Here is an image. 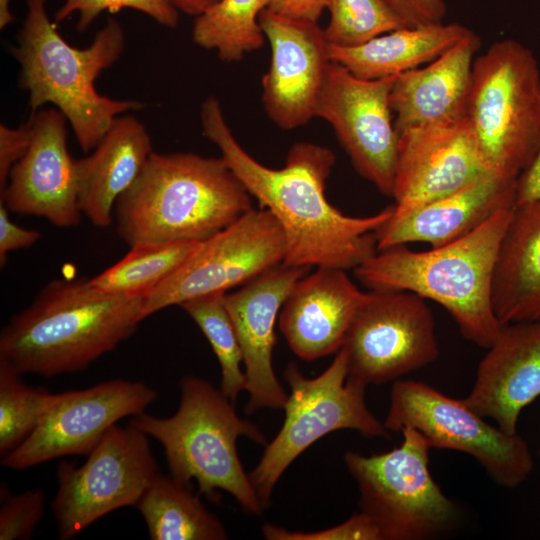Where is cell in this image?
Returning <instances> with one entry per match:
<instances>
[{"mask_svg": "<svg viewBox=\"0 0 540 540\" xmlns=\"http://www.w3.org/2000/svg\"><path fill=\"white\" fill-rule=\"evenodd\" d=\"M283 376L290 388L283 425L249 473L264 509L270 505L273 489L290 464L323 436L352 429L368 438L389 437L384 423L366 405V384L348 377L344 348L317 377H305L295 362L287 365Z\"/></svg>", "mask_w": 540, "mask_h": 540, "instance_id": "9c48e42d", "label": "cell"}, {"mask_svg": "<svg viewBox=\"0 0 540 540\" xmlns=\"http://www.w3.org/2000/svg\"><path fill=\"white\" fill-rule=\"evenodd\" d=\"M9 210L0 202V262L6 263L7 254L17 249L28 248L40 238L36 230L25 229L11 221Z\"/></svg>", "mask_w": 540, "mask_h": 540, "instance_id": "74e56055", "label": "cell"}, {"mask_svg": "<svg viewBox=\"0 0 540 540\" xmlns=\"http://www.w3.org/2000/svg\"><path fill=\"white\" fill-rule=\"evenodd\" d=\"M348 377L384 384L439 356L435 320L426 299L395 289H373L355 312L344 344Z\"/></svg>", "mask_w": 540, "mask_h": 540, "instance_id": "7c38bea8", "label": "cell"}, {"mask_svg": "<svg viewBox=\"0 0 540 540\" xmlns=\"http://www.w3.org/2000/svg\"><path fill=\"white\" fill-rule=\"evenodd\" d=\"M540 200V148L517 181V203Z\"/></svg>", "mask_w": 540, "mask_h": 540, "instance_id": "ab89813d", "label": "cell"}, {"mask_svg": "<svg viewBox=\"0 0 540 540\" xmlns=\"http://www.w3.org/2000/svg\"><path fill=\"white\" fill-rule=\"evenodd\" d=\"M513 201H517V181L487 172L462 189L402 217L390 216L376 232L377 251L414 242L427 243L431 248L445 245Z\"/></svg>", "mask_w": 540, "mask_h": 540, "instance_id": "7402d4cb", "label": "cell"}, {"mask_svg": "<svg viewBox=\"0 0 540 540\" xmlns=\"http://www.w3.org/2000/svg\"><path fill=\"white\" fill-rule=\"evenodd\" d=\"M129 424L163 447L170 475L191 485L211 501L219 490L235 498L243 510L261 515L264 507L246 474L237 452V439L245 436L265 445L264 434L238 416L233 402L209 381L186 375L180 380V403L170 417L159 418L145 412L133 416Z\"/></svg>", "mask_w": 540, "mask_h": 540, "instance_id": "8992f818", "label": "cell"}, {"mask_svg": "<svg viewBox=\"0 0 540 540\" xmlns=\"http://www.w3.org/2000/svg\"><path fill=\"white\" fill-rule=\"evenodd\" d=\"M401 433L393 450L370 456L348 451L344 462L359 489L360 512L382 540L431 539L452 528L457 508L430 474L426 438L413 428Z\"/></svg>", "mask_w": 540, "mask_h": 540, "instance_id": "ba28073f", "label": "cell"}, {"mask_svg": "<svg viewBox=\"0 0 540 540\" xmlns=\"http://www.w3.org/2000/svg\"><path fill=\"white\" fill-rule=\"evenodd\" d=\"M123 8L143 12L169 28L178 23V11L167 0H65L53 21L58 24L78 12L77 30L85 31L103 11L114 13Z\"/></svg>", "mask_w": 540, "mask_h": 540, "instance_id": "d6a6232c", "label": "cell"}, {"mask_svg": "<svg viewBox=\"0 0 540 540\" xmlns=\"http://www.w3.org/2000/svg\"><path fill=\"white\" fill-rule=\"evenodd\" d=\"M136 507L152 540H224L222 522L192 492L191 485L161 473Z\"/></svg>", "mask_w": 540, "mask_h": 540, "instance_id": "4316f807", "label": "cell"}, {"mask_svg": "<svg viewBox=\"0 0 540 540\" xmlns=\"http://www.w3.org/2000/svg\"><path fill=\"white\" fill-rule=\"evenodd\" d=\"M396 77L363 79L330 61L315 112L332 126L358 174L390 197L398 144L390 106Z\"/></svg>", "mask_w": 540, "mask_h": 540, "instance_id": "5bb4252c", "label": "cell"}, {"mask_svg": "<svg viewBox=\"0 0 540 540\" xmlns=\"http://www.w3.org/2000/svg\"><path fill=\"white\" fill-rule=\"evenodd\" d=\"M27 13L10 52L19 64V87L32 113L51 103L69 122L81 150L92 151L114 119L144 104L101 95L95 80L125 48L124 30L110 18L91 44L79 49L64 40L47 13L46 0H26Z\"/></svg>", "mask_w": 540, "mask_h": 540, "instance_id": "5b68a950", "label": "cell"}, {"mask_svg": "<svg viewBox=\"0 0 540 540\" xmlns=\"http://www.w3.org/2000/svg\"><path fill=\"white\" fill-rule=\"evenodd\" d=\"M309 266L281 263L232 293L224 303L235 326L243 353L246 391L245 412L283 409L288 395L278 381L272 363L275 325L294 284L311 271Z\"/></svg>", "mask_w": 540, "mask_h": 540, "instance_id": "d6986e66", "label": "cell"}, {"mask_svg": "<svg viewBox=\"0 0 540 540\" xmlns=\"http://www.w3.org/2000/svg\"><path fill=\"white\" fill-rule=\"evenodd\" d=\"M471 32L459 23L404 27L353 47L328 44L330 61L363 79L398 76L427 64Z\"/></svg>", "mask_w": 540, "mask_h": 540, "instance_id": "484cf974", "label": "cell"}, {"mask_svg": "<svg viewBox=\"0 0 540 540\" xmlns=\"http://www.w3.org/2000/svg\"><path fill=\"white\" fill-rule=\"evenodd\" d=\"M259 24L271 48L262 77V103L281 129L292 130L315 117L328 65V42L318 23L263 10Z\"/></svg>", "mask_w": 540, "mask_h": 540, "instance_id": "e0dca14e", "label": "cell"}, {"mask_svg": "<svg viewBox=\"0 0 540 540\" xmlns=\"http://www.w3.org/2000/svg\"><path fill=\"white\" fill-rule=\"evenodd\" d=\"M328 0H271L268 9L292 19L318 23Z\"/></svg>", "mask_w": 540, "mask_h": 540, "instance_id": "f35d334b", "label": "cell"}, {"mask_svg": "<svg viewBox=\"0 0 540 540\" xmlns=\"http://www.w3.org/2000/svg\"><path fill=\"white\" fill-rule=\"evenodd\" d=\"M200 242H143L117 263L90 279V283L107 293L146 297L172 275L195 251Z\"/></svg>", "mask_w": 540, "mask_h": 540, "instance_id": "83f0119b", "label": "cell"}, {"mask_svg": "<svg viewBox=\"0 0 540 540\" xmlns=\"http://www.w3.org/2000/svg\"><path fill=\"white\" fill-rule=\"evenodd\" d=\"M32 139L12 168L0 202L20 215L43 217L59 227L79 224L78 169L67 148L66 118L55 107L31 114Z\"/></svg>", "mask_w": 540, "mask_h": 540, "instance_id": "ac0fdd59", "label": "cell"}, {"mask_svg": "<svg viewBox=\"0 0 540 540\" xmlns=\"http://www.w3.org/2000/svg\"><path fill=\"white\" fill-rule=\"evenodd\" d=\"M251 198L222 156L152 152L116 201L113 220L130 246L202 242L250 211Z\"/></svg>", "mask_w": 540, "mask_h": 540, "instance_id": "3957f363", "label": "cell"}, {"mask_svg": "<svg viewBox=\"0 0 540 540\" xmlns=\"http://www.w3.org/2000/svg\"><path fill=\"white\" fill-rule=\"evenodd\" d=\"M203 135L257 200L280 224L286 244L284 263L292 266L354 270L377 252L376 232L390 218L393 205L369 216H349L326 197L335 164L327 147L297 142L285 165L274 169L252 157L236 140L219 100L201 104Z\"/></svg>", "mask_w": 540, "mask_h": 540, "instance_id": "6da1fadb", "label": "cell"}, {"mask_svg": "<svg viewBox=\"0 0 540 540\" xmlns=\"http://www.w3.org/2000/svg\"><path fill=\"white\" fill-rule=\"evenodd\" d=\"M283 230L264 208L241 216L209 239L144 299L149 315L198 297L227 293L284 262Z\"/></svg>", "mask_w": 540, "mask_h": 540, "instance_id": "4fadbf2b", "label": "cell"}, {"mask_svg": "<svg viewBox=\"0 0 540 540\" xmlns=\"http://www.w3.org/2000/svg\"><path fill=\"white\" fill-rule=\"evenodd\" d=\"M271 0H220L196 17L192 39L206 50H214L220 60L238 62L260 49L265 35L259 16Z\"/></svg>", "mask_w": 540, "mask_h": 540, "instance_id": "f1b7e54d", "label": "cell"}, {"mask_svg": "<svg viewBox=\"0 0 540 540\" xmlns=\"http://www.w3.org/2000/svg\"><path fill=\"white\" fill-rule=\"evenodd\" d=\"M159 474L148 436L131 424L113 425L83 465H58L51 502L58 537L72 539L112 511L136 506Z\"/></svg>", "mask_w": 540, "mask_h": 540, "instance_id": "8fae6325", "label": "cell"}, {"mask_svg": "<svg viewBox=\"0 0 540 540\" xmlns=\"http://www.w3.org/2000/svg\"><path fill=\"white\" fill-rule=\"evenodd\" d=\"M516 203L503 205L445 245L426 251L407 245L377 251L353 270L354 275L369 290H406L440 304L465 339L487 349L502 326L492 304L493 275Z\"/></svg>", "mask_w": 540, "mask_h": 540, "instance_id": "277c9868", "label": "cell"}, {"mask_svg": "<svg viewBox=\"0 0 540 540\" xmlns=\"http://www.w3.org/2000/svg\"><path fill=\"white\" fill-rule=\"evenodd\" d=\"M158 397L140 381L113 379L60 393L36 430L1 465L23 470L68 455H89L120 419L136 416Z\"/></svg>", "mask_w": 540, "mask_h": 540, "instance_id": "9a60e30c", "label": "cell"}, {"mask_svg": "<svg viewBox=\"0 0 540 540\" xmlns=\"http://www.w3.org/2000/svg\"><path fill=\"white\" fill-rule=\"evenodd\" d=\"M11 0H0V29H5L15 20L10 10Z\"/></svg>", "mask_w": 540, "mask_h": 540, "instance_id": "b9f144b4", "label": "cell"}, {"mask_svg": "<svg viewBox=\"0 0 540 540\" xmlns=\"http://www.w3.org/2000/svg\"><path fill=\"white\" fill-rule=\"evenodd\" d=\"M487 172L467 116L407 128L398 134L391 217L458 191Z\"/></svg>", "mask_w": 540, "mask_h": 540, "instance_id": "2e32d148", "label": "cell"}, {"mask_svg": "<svg viewBox=\"0 0 540 540\" xmlns=\"http://www.w3.org/2000/svg\"><path fill=\"white\" fill-rule=\"evenodd\" d=\"M492 304L502 325L540 322V200L516 203L498 251Z\"/></svg>", "mask_w": 540, "mask_h": 540, "instance_id": "d4e9b609", "label": "cell"}, {"mask_svg": "<svg viewBox=\"0 0 540 540\" xmlns=\"http://www.w3.org/2000/svg\"><path fill=\"white\" fill-rule=\"evenodd\" d=\"M149 132L130 114L117 116L92 153L77 160L78 199L92 224L113 222L118 198L134 183L152 154Z\"/></svg>", "mask_w": 540, "mask_h": 540, "instance_id": "cb8c5ba5", "label": "cell"}, {"mask_svg": "<svg viewBox=\"0 0 540 540\" xmlns=\"http://www.w3.org/2000/svg\"><path fill=\"white\" fill-rule=\"evenodd\" d=\"M207 338L220 366V390L234 402L246 390L242 370L243 353L239 338L224 303V294H210L180 305Z\"/></svg>", "mask_w": 540, "mask_h": 540, "instance_id": "f546056e", "label": "cell"}, {"mask_svg": "<svg viewBox=\"0 0 540 540\" xmlns=\"http://www.w3.org/2000/svg\"><path fill=\"white\" fill-rule=\"evenodd\" d=\"M383 423L388 431L417 430L431 448L472 456L494 482L505 488L518 487L533 470L532 454L521 436L489 425L463 400L446 396L423 382L394 383Z\"/></svg>", "mask_w": 540, "mask_h": 540, "instance_id": "30bf717a", "label": "cell"}, {"mask_svg": "<svg viewBox=\"0 0 540 540\" xmlns=\"http://www.w3.org/2000/svg\"><path fill=\"white\" fill-rule=\"evenodd\" d=\"M262 533L268 540H382L377 526L362 512L337 526L316 532L289 531L265 524Z\"/></svg>", "mask_w": 540, "mask_h": 540, "instance_id": "e575fe53", "label": "cell"}, {"mask_svg": "<svg viewBox=\"0 0 540 540\" xmlns=\"http://www.w3.org/2000/svg\"><path fill=\"white\" fill-rule=\"evenodd\" d=\"M366 297L346 270L317 267L289 292L279 313L280 331L293 353L305 361L337 353Z\"/></svg>", "mask_w": 540, "mask_h": 540, "instance_id": "44dd1931", "label": "cell"}, {"mask_svg": "<svg viewBox=\"0 0 540 540\" xmlns=\"http://www.w3.org/2000/svg\"><path fill=\"white\" fill-rule=\"evenodd\" d=\"M480 39L470 32L425 66L398 75L390 93L394 126L407 128L466 116L472 68Z\"/></svg>", "mask_w": 540, "mask_h": 540, "instance_id": "603a6c76", "label": "cell"}, {"mask_svg": "<svg viewBox=\"0 0 540 540\" xmlns=\"http://www.w3.org/2000/svg\"><path fill=\"white\" fill-rule=\"evenodd\" d=\"M466 116L488 171L518 181L540 148V69L504 39L474 59Z\"/></svg>", "mask_w": 540, "mask_h": 540, "instance_id": "52a82bcc", "label": "cell"}, {"mask_svg": "<svg viewBox=\"0 0 540 540\" xmlns=\"http://www.w3.org/2000/svg\"><path fill=\"white\" fill-rule=\"evenodd\" d=\"M540 396V322L503 324L481 359L464 403L508 434Z\"/></svg>", "mask_w": 540, "mask_h": 540, "instance_id": "ffe728a7", "label": "cell"}, {"mask_svg": "<svg viewBox=\"0 0 540 540\" xmlns=\"http://www.w3.org/2000/svg\"><path fill=\"white\" fill-rule=\"evenodd\" d=\"M145 297L104 292L90 279H56L0 334V360L43 377L85 369L134 333Z\"/></svg>", "mask_w": 540, "mask_h": 540, "instance_id": "7a4b0ae2", "label": "cell"}, {"mask_svg": "<svg viewBox=\"0 0 540 540\" xmlns=\"http://www.w3.org/2000/svg\"><path fill=\"white\" fill-rule=\"evenodd\" d=\"M539 456H540V449H539Z\"/></svg>", "mask_w": 540, "mask_h": 540, "instance_id": "7bdbcfd3", "label": "cell"}, {"mask_svg": "<svg viewBox=\"0 0 540 540\" xmlns=\"http://www.w3.org/2000/svg\"><path fill=\"white\" fill-rule=\"evenodd\" d=\"M177 11L198 17L220 0H167Z\"/></svg>", "mask_w": 540, "mask_h": 540, "instance_id": "60d3db41", "label": "cell"}, {"mask_svg": "<svg viewBox=\"0 0 540 540\" xmlns=\"http://www.w3.org/2000/svg\"><path fill=\"white\" fill-rule=\"evenodd\" d=\"M31 139L30 118L16 128L0 124V191L6 187L14 165L27 153Z\"/></svg>", "mask_w": 540, "mask_h": 540, "instance_id": "d590c367", "label": "cell"}, {"mask_svg": "<svg viewBox=\"0 0 540 540\" xmlns=\"http://www.w3.org/2000/svg\"><path fill=\"white\" fill-rule=\"evenodd\" d=\"M60 393L27 386L22 373L0 360V455L21 445L40 425Z\"/></svg>", "mask_w": 540, "mask_h": 540, "instance_id": "4dcf8cb0", "label": "cell"}, {"mask_svg": "<svg viewBox=\"0 0 540 540\" xmlns=\"http://www.w3.org/2000/svg\"><path fill=\"white\" fill-rule=\"evenodd\" d=\"M45 513V495L41 489L9 493L1 487L0 540L31 537Z\"/></svg>", "mask_w": 540, "mask_h": 540, "instance_id": "836d02e7", "label": "cell"}, {"mask_svg": "<svg viewBox=\"0 0 540 540\" xmlns=\"http://www.w3.org/2000/svg\"><path fill=\"white\" fill-rule=\"evenodd\" d=\"M406 27L443 22L444 0H386Z\"/></svg>", "mask_w": 540, "mask_h": 540, "instance_id": "8d00e7d4", "label": "cell"}, {"mask_svg": "<svg viewBox=\"0 0 540 540\" xmlns=\"http://www.w3.org/2000/svg\"><path fill=\"white\" fill-rule=\"evenodd\" d=\"M328 44L353 47L406 27L386 0H328Z\"/></svg>", "mask_w": 540, "mask_h": 540, "instance_id": "1f68e13d", "label": "cell"}]
</instances>
